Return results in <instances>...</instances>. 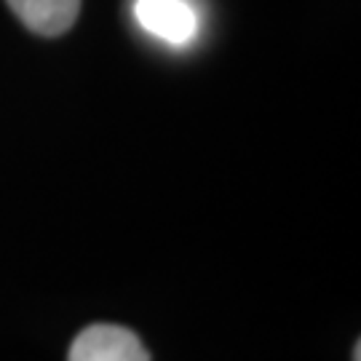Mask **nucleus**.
Instances as JSON below:
<instances>
[{
  "label": "nucleus",
  "mask_w": 361,
  "mask_h": 361,
  "mask_svg": "<svg viewBox=\"0 0 361 361\" xmlns=\"http://www.w3.org/2000/svg\"><path fill=\"white\" fill-rule=\"evenodd\" d=\"M70 361H150V353L126 326L91 324L73 340Z\"/></svg>",
  "instance_id": "f257e3e1"
},
{
  "label": "nucleus",
  "mask_w": 361,
  "mask_h": 361,
  "mask_svg": "<svg viewBox=\"0 0 361 361\" xmlns=\"http://www.w3.org/2000/svg\"><path fill=\"white\" fill-rule=\"evenodd\" d=\"M134 16L142 30L171 46H185L198 35V13L188 0H137Z\"/></svg>",
  "instance_id": "f03ea898"
},
{
  "label": "nucleus",
  "mask_w": 361,
  "mask_h": 361,
  "mask_svg": "<svg viewBox=\"0 0 361 361\" xmlns=\"http://www.w3.org/2000/svg\"><path fill=\"white\" fill-rule=\"evenodd\" d=\"M11 11L38 35L56 38L75 25L80 0H8Z\"/></svg>",
  "instance_id": "7ed1b4c3"
},
{
  "label": "nucleus",
  "mask_w": 361,
  "mask_h": 361,
  "mask_svg": "<svg viewBox=\"0 0 361 361\" xmlns=\"http://www.w3.org/2000/svg\"><path fill=\"white\" fill-rule=\"evenodd\" d=\"M353 361H361V343L353 345Z\"/></svg>",
  "instance_id": "20e7f679"
}]
</instances>
